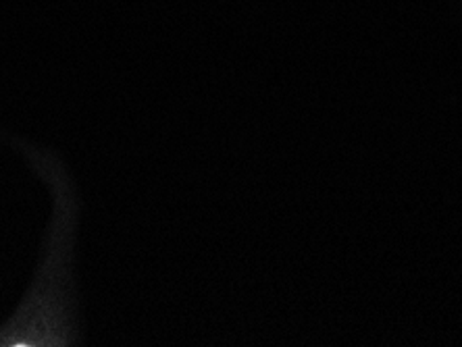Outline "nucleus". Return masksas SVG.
<instances>
[{
	"mask_svg": "<svg viewBox=\"0 0 462 347\" xmlns=\"http://www.w3.org/2000/svg\"><path fill=\"white\" fill-rule=\"evenodd\" d=\"M46 181L54 192V216L49 233V256H46V279L42 315L33 331V345H79L81 333L78 329V304L73 296L71 279V250L73 229H76V196L69 179L63 173L59 159L49 152L46 159ZM42 273V275H44Z\"/></svg>",
	"mask_w": 462,
	"mask_h": 347,
	"instance_id": "nucleus-1",
	"label": "nucleus"
}]
</instances>
